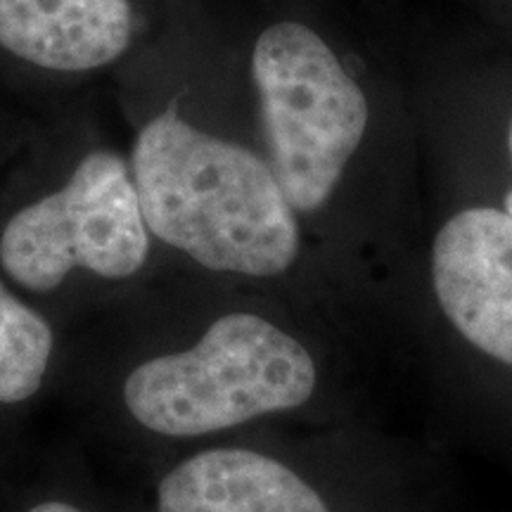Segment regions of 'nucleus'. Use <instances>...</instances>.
<instances>
[{
    "mask_svg": "<svg viewBox=\"0 0 512 512\" xmlns=\"http://www.w3.org/2000/svg\"><path fill=\"white\" fill-rule=\"evenodd\" d=\"M147 254L150 230L131 166L112 150L88 152L60 190L19 209L0 235V264L31 292H53L79 268L126 280Z\"/></svg>",
    "mask_w": 512,
    "mask_h": 512,
    "instance_id": "nucleus-4",
    "label": "nucleus"
},
{
    "mask_svg": "<svg viewBox=\"0 0 512 512\" xmlns=\"http://www.w3.org/2000/svg\"><path fill=\"white\" fill-rule=\"evenodd\" d=\"M157 512H330L297 472L245 448H214L176 465L157 491Z\"/></svg>",
    "mask_w": 512,
    "mask_h": 512,
    "instance_id": "nucleus-7",
    "label": "nucleus"
},
{
    "mask_svg": "<svg viewBox=\"0 0 512 512\" xmlns=\"http://www.w3.org/2000/svg\"><path fill=\"white\" fill-rule=\"evenodd\" d=\"M252 76L268 164L294 211H316L361 145L366 95L328 43L299 22H278L259 36Z\"/></svg>",
    "mask_w": 512,
    "mask_h": 512,
    "instance_id": "nucleus-3",
    "label": "nucleus"
},
{
    "mask_svg": "<svg viewBox=\"0 0 512 512\" xmlns=\"http://www.w3.org/2000/svg\"><path fill=\"white\" fill-rule=\"evenodd\" d=\"M508 145H510V157H512V121H510V133H508Z\"/></svg>",
    "mask_w": 512,
    "mask_h": 512,
    "instance_id": "nucleus-11",
    "label": "nucleus"
},
{
    "mask_svg": "<svg viewBox=\"0 0 512 512\" xmlns=\"http://www.w3.org/2000/svg\"><path fill=\"white\" fill-rule=\"evenodd\" d=\"M53 344L48 320L0 283V403H22L41 389Z\"/></svg>",
    "mask_w": 512,
    "mask_h": 512,
    "instance_id": "nucleus-8",
    "label": "nucleus"
},
{
    "mask_svg": "<svg viewBox=\"0 0 512 512\" xmlns=\"http://www.w3.org/2000/svg\"><path fill=\"white\" fill-rule=\"evenodd\" d=\"M131 0H0V48L31 67L83 74L131 48Z\"/></svg>",
    "mask_w": 512,
    "mask_h": 512,
    "instance_id": "nucleus-6",
    "label": "nucleus"
},
{
    "mask_svg": "<svg viewBox=\"0 0 512 512\" xmlns=\"http://www.w3.org/2000/svg\"><path fill=\"white\" fill-rule=\"evenodd\" d=\"M131 176L147 230L209 271L273 278L297 259V216L271 164L176 105L140 128Z\"/></svg>",
    "mask_w": 512,
    "mask_h": 512,
    "instance_id": "nucleus-1",
    "label": "nucleus"
},
{
    "mask_svg": "<svg viewBox=\"0 0 512 512\" xmlns=\"http://www.w3.org/2000/svg\"><path fill=\"white\" fill-rule=\"evenodd\" d=\"M316 382L302 342L254 313H228L195 347L140 363L124 403L145 430L200 437L304 406Z\"/></svg>",
    "mask_w": 512,
    "mask_h": 512,
    "instance_id": "nucleus-2",
    "label": "nucleus"
},
{
    "mask_svg": "<svg viewBox=\"0 0 512 512\" xmlns=\"http://www.w3.org/2000/svg\"><path fill=\"white\" fill-rule=\"evenodd\" d=\"M505 207H508V209H505V211H508V214L512 216V192H510L508 197H505Z\"/></svg>",
    "mask_w": 512,
    "mask_h": 512,
    "instance_id": "nucleus-10",
    "label": "nucleus"
},
{
    "mask_svg": "<svg viewBox=\"0 0 512 512\" xmlns=\"http://www.w3.org/2000/svg\"><path fill=\"white\" fill-rule=\"evenodd\" d=\"M441 309L472 347L512 366V216L475 207L453 216L432 247Z\"/></svg>",
    "mask_w": 512,
    "mask_h": 512,
    "instance_id": "nucleus-5",
    "label": "nucleus"
},
{
    "mask_svg": "<svg viewBox=\"0 0 512 512\" xmlns=\"http://www.w3.org/2000/svg\"><path fill=\"white\" fill-rule=\"evenodd\" d=\"M29 512H83V510L74 508V505H69V503H62V501H48V503L36 505V508H31Z\"/></svg>",
    "mask_w": 512,
    "mask_h": 512,
    "instance_id": "nucleus-9",
    "label": "nucleus"
}]
</instances>
